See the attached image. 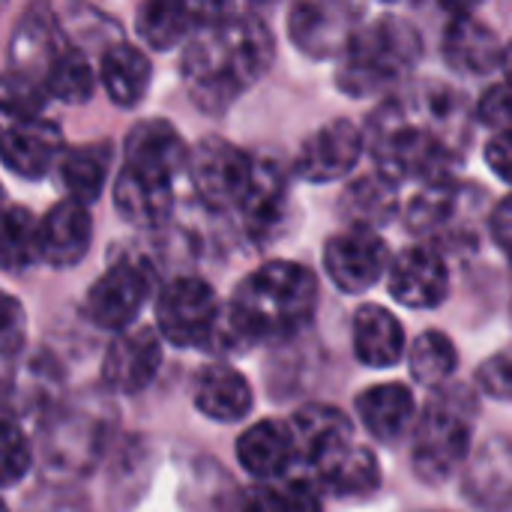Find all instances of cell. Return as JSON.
Listing matches in <instances>:
<instances>
[{"label":"cell","mask_w":512,"mask_h":512,"mask_svg":"<svg viewBox=\"0 0 512 512\" xmlns=\"http://www.w3.org/2000/svg\"><path fill=\"white\" fill-rule=\"evenodd\" d=\"M192 402L195 408L216 423H240L252 414L255 408V396L249 381L225 366V363H207L192 375Z\"/></svg>","instance_id":"cell-19"},{"label":"cell","mask_w":512,"mask_h":512,"mask_svg":"<svg viewBox=\"0 0 512 512\" xmlns=\"http://www.w3.org/2000/svg\"><path fill=\"white\" fill-rule=\"evenodd\" d=\"M276 57V42L255 12H225L192 30L180 57L186 93L204 114L228 111Z\"/></svg>","instance_id":"cell-1"},{"label":"cell","mask_w":512,"mask_h":512,"mask_svg":"<svg viewBox=\"0 0 512 512\" xmlns=\"http://www.w3.org/2000/svg\"><path fill=\"white\" fill-rule=\"evenodd\" d=\"M114 207L129 225L159 228L174 210V180L123 165L114 183Z\"/></svg>","instance_id":"cell-20"},{"label":"cell","mask_w":512,"mask_h":512,"mask_svg":"<svg viewBox=\"0 0 512 512\" xmlns=\"http://www.w3.org/2000/svg\"><path fill=\"white\" fill-rule=\"evenodd\" d=\"M489 234L498 243V249H504L507 255H512V195H507L504 201H498V207L492 210Z\"/></svg>","instance_id":"cell-40"},{"label":"cell","mask_w":512,"mask_h":512,"mask_svg":"<svg viewBox=\"0 0 512 512\" xmlns=\"http://www.w3.org/2000/svg\"><path fill=\"white\" fill-rule=\"evenodd\" d=\"M135 27L153 51H168L198 27V18L192 0H141Z\"/></svg>","instance_id":"cell-30"},{"label":"cell","mask_w":512,"mask_h":512,"mask_svg":"<svg viewBox=\"0 0 512 512\" xmlns=\"http://www.w3.org/2000/svg\"><path fill=\"white\" fill-rule=\"evenodd\" d=\"M339 213L357 228H387L399 213V183L384 171L357 177L339 198Z\"/></svg>","instance_id":"cell-27"},{"label":"cell","mask_w":512,"mask_h":512,"mask_svg":"<svg viewBox=\"0 0 512 512\" xmlns=\"http://www.w3.org/2000/svg\"><path fill=\"white\" fill-rule=\"evenodd\" d=\"M387 288L408 309H435L450 294V267L438 249L411 246L390 264Z\"/></svg>","instance_id":"cell-15"},{"label":"cell","mask_w":512,"mask_h":512,"mask_svg":"<svg viewBox=\"0 0 512 512\" xmlns=\"http://www.w3.org/2000/svg\"><path fill=\"white\" fill-rule=\"evenodd\" d=\"M237 462L255 480H276L297 465V441L291 423L261 420L249 426L237 441Z\"/></svg>","instance_id":"cell-21"},{"label":"cell","mask_w":512,"mask_h":512,"mask_svg":"<svg viewBox=\"0 0 512 512\" xmlns=\"http://www.w3.org/2000/svg\"><path fill=\"white\" fill-rule=\"evenodd\" d=\"M3 165L24 177L39 180L63 159V132L54 120L42 114L27 117H3Z\"/></svg>","instance_id":"cell-13"},{"label":"cell","mask_w":512,"mask_h":512,"mask_svg":"<svg viewBox=\"0 0 512 512\" xmlns=\"http://www.w3.org/2000/svg\"><path fill=\"white\" fill-rule=\"evenodd\" d=\"M252 3H258V6H270V3H276V0H252Z\"/></svg>","instance_id":"cell-43"},{"label":"cell","mask_w":512,"mask_h":512,"mask_svg":"<svg viewBox=\"0 0 512 512\" xmlns=\"http://www.w3.org/2000/svg\"><path fill=\"white\" fill-rule=\"evenodd\" d=\"M477 402L465 387H447L429 399L411 441L414 474L426 486L447 483L468 459Z\"/></svg>","instance_id":"cell-4"},{"label":"cell","mask_w":512,"mask_h":512,"mask_svg":"<svg viewBox=\"0 0 512 512\" xmlns=\"http://www.w3.org/2000/svg\"><path fill=\"white\" fill-rule=\"evenodd\" d=\"M477 117H480V123H486V126H492V129H512L510 84L489 87V90L483 93V99L477 102Z\"/></svg>","instance_id":"cell-37"},{"label":"cell","mask_w":512,"mask_h":512,"mask_svg":"<svg viewBox=\"0 0 512 512\" xmlns=\"http://www.w3.org/2000/svg\"><path fill=\"white\" fill-rule=\"evenodd\" d=\"M423 54V39L414 24L399 15H381L360 27L339 54L336 84L348 96H372L405 78Z\"/></svg>","instance_id":"cell-3"},{"label":"cell","mask_w":512,"mask_h":512,"mask_svg":"<svg viewBox=\"0 0 512 512\" xmlns=\"http://www.w3.org/2000/svg\"><path fill=\"white\" fill-rule=\"evenodd\" d=\"M357 417L363 429L378 441H396L417 417L414 393L405 384H378L357 396Z\"/></svg>","instance_id":"cell-26"},{"label":"cell","mask_w":512,"mask_h":512,"mask_svg":"<svg viewBox=\"0 0 512 512\" xmlns=\"http://www.w3.org/2000/svg\"><path fill=\"white\" fill-rule=\"evenodd\" d=\"M45 90L51 99L66 102V105H84L90 102L93 90H96V69L93 63L84 57V51L69 42L57 60L48 66L45 72Z\"/></svg>","instance_id":"cell-31"},{"label":"cell","mask_w":512,"mask_h":512,"mask_svg":"<svg viewBox=\"0 0 512 512\" xmlns=\"http://www.w3.org/2000/svg\"><path fill=\"white\" fill-rule=\"evenodd\" d=\"M57 171H60V186L69 198L81 204H93L99 201L111 171V144L102 141V144L72 147L63 153Z\"/></svg>","instance_id":"cell-29"},{"label":"cell","mask_w":512,"mask_h":512,"mask_svg":"<svg viewBox=\"0 0 512 512\" xmlns=\"http://www.w3.org/2000/svg\"><path fill=\"white\" fill-rule=\"evenodd\" d=\"M150 78H153V66L150 57H144L141 48H135L132 42H111L102 48L99 57V81L108 93V99L120 108H135L147 90H150Z\"/></svg>","instance_id":"cell-25"},{"label":"cell","mask_w":512,"mask_h":512,"mask_svg":"<svg viewBox=\"0 0 512 512\" xmlns=\"http://www.w3.org/2000/svg\"><path fill=\"white\" fill-rule=\"evenodd\" d=\"M312 477H315V483L321 486L324 495H336V498L372 495L381 486L378 459H375V453L369 447H360V444H348L345 450H339Z\"/></svg>","instance_id":"cell-28"},{"label":"cell","mask_w":512,"mask_h":512,"mask_svg":"<svg viewBox=\"0 0 512 512\" xmlns=\"http://www.w3.org/2000/svg\"><path fill=\"white\" fill-rule=\"evenodd\" d=\"M315 306L318 279L309 267L267 261L237 285L207 348L240 351L258 342L288 339L312 321Z\"/></svg>","instance_id":"cell-2"},{"label":"cell","mask_w":512,"mask_h":512,"mask_svg":"<svg viewBox=\"0 0 512 512\" xmlns=\"http://www.w3.org/2000/svg\"><path fill=\"white\" fill-rule=\"evenodd\" d=\"M486 165L512 186V129H498L486 144Z\"/></svg>","instance_id":"cell-39"},{"label":"cell","mask_w":512,"mask_h":512,"mask_svg":"<svg viewBox=\"0 0 512 512\" xmlns=\"http://www.w3.org/2000/svg\"><path fill=\"white\" fill-rule=\"evenodd\" d=\"M36 261H42L39 222L27 207H9L3 219V267L21 273Z\"/></svg>","instance_id":"cell-33"},{"label":"cell","mask_w":512,"mask_h":512,"mask_svg":"<svg viewBox=\"0 0 512 512\" xmlns=\"http://www.w3.org/2000/svg\"><path fill=\"white\" fill-rule=\"evenodd\" d=\"M162 366V333L159 327L120 330L102 357V384L111 393L135 396L153 384Z\"/></svg>","instance_id":"cell-14"},{"label":"cell","mask_w":512,"mask_h":512,"mask_svg":"<svg viewBox=\"0 0 512 512\" xmlns=\"http://www.w3.org/2000/svg\"><path fill=\"white\" fill-rule=\"evenodd\" d=\"M408 366L417 384L423 387H441L453 378L456 366H459V351L453 345V339L441 330H426L420 333L411 348H408Z\"/></svg>","instance_id":"cell-32"},{"label":"cell","mask_w":512,"mask_h":512,"mask_svg":"<svg viewBox=\"0 0 512 512\" xmlns=\"http://www.w3.org/2000/svg\"><path fill=\"white\" fill-rule=\"evenodd\" d=\"M186 171H189L195 195L207 207L228 210V207H237V201L243 198L255 171V159L237 144H231L228 138L207 135L192 147Z\"/></svg>","instance_id":"cell-9"},{"label":"cell","mask_w":512,"mask_h":512,"mask_svg":"<svg viewBox=\"0 0 512 512\" xmlns=\"http://www.w3.org/2000/svg\"><path fill=\"white\" fill-rule=\"evenodd\" d=\"M222 318L216 291L195 276H177L156 297V327L174 348H207Z\"/></svg>","instance_id":"cell-7"},{"label":"cell","mask_w":512,"mask_h":512,"mask_svg":"<svg viewBox=\"0 0 512 512\" xmlns=\"http://www.w3.org/2000/svg\"><path fill=\"white\" fill-rule=\"evenodd\" d=\"M357 9L348 0H297L288 12V36L309 57H339L357 33Z\"/></svg>","instance_id":"cell-11"},{"label":"cell","mask_w":512,"mask_h":512,"mask_svg":"<svg viewBox=\"0 0 512 512\" xmlns=\"http://www.w3.org/2000/svg\"><path fill=\"white\" fill-rule=\"evenodd\" d=\"M288 210V174L273 159H255L252 180L237 201V213L252 240H270Z\"/></svg>","instance_id":"cell-17"},{"label":"cell","mask_w":512,"mask_h":512,"mask_svg":"<svg viewBox=\"0 0 512 512\" xmlns=\"http://www.w3.org/2000/svg\"><path fill=\"white\" fill-rule=\"evenodd\" d=\"M363 147L366 138L354 120H330L303 141L294 171L306 183H336L360 165Z\"/></svg>","instance_id":"cell-12"},{"label":"cell","mask_w":512,"mask_h":512,"mask_svg":"<svg viewBox=\"0 0 512 512\" xmlns=\"http://www.w3.org/2000/svg\"><path fill=\"white\" fill-rule=\"evenodd\" d=\"M33 465V450L27 435L21 432V426L6 417L3 420V453H0V468H3V486L12 489L15 483L24 480V474Z\"/></svg>","instance_id":"cell-35"},{"label":"cell","mask_w":512,"mask_h":512,"mask_svg":"<svg viewBox=\"0 0 512 512\" xmlns=\"http://www.w3.org/2000/svg\"><path fill=\"white\" fill-rule=\"evenodd\" d=\"M441 3H444L447 12H453V15H468L471 6H474V0H441Z\"/></svg>","instance_id":"cell-41"},{"label":"cell","mask_w":512,"mask_h":512,"mask_svg":"<svg viewBox=\"0 0 512 512\" xmlns=\"http://www.w3.org/2000/svg\"><path fill=\"white\" fill-rule=\"evenodd\" d=\"M39 237H42V261L51 267H75L93 240V219L87 213V204L66 198L54 204L39 219Z\"/></svg>","instance_id":"cell-22"},{"label":"cell","mask_w":512,"mask_h":512,"mask_svg":"<svg viewBox=\"0 0 512 512\" xmlns=\"http://www.w3.org/2000/svg\"><path fill=\"white\" fill-rule=\"evenodd\" d=\"M504 51L507 48L498 42L492 27L477 21L471 12L453 15L447 36H444V57L456 72L489 75L492 69H498L504 63Z\"/></svg>","instance_id":"cell-24"},{"label":"cell","mask_w":512,"mask_h":512,"mask_svg":"<svg viewBox=\"0 0 512 512\" xmlns=\"http://www.w3.org/2000/svg\"><path fill=\"white\" fill-rule=\"evenodd\" d=\"M249 504L258 510H318L324 504V492L312 474H285L276 480H264L249 498Z\"/></svg>","instance_id":"cell-34"},{"label":"cell","mask_w":512,"mask_h":512,"mask_svg":"<svg viewBox=\"0 0 512 512\" xmlns=\"http://www.w3.org/2000/svg\"><path fill=\"white\" fill-rule=\"evenodd\" d=\"M477 387L498 402H512V348L492 354L474 375Z\"/></svg>","instance_id":"cell-36"},{"label":"cell","mask_w":512,"mask_h":512,"mask_svg":"<svg viewBox=\"0 0 512 512\" xmlns=\"http://www.w3.org/2000/svg\"><path fill=\"white\" fill-rule=\"evenodd\" d=\"M3 330H0V348L3 357L12 360L21 348H24V336H27V321H24V309L18 306L15 297H3V312H0Z\"/></svg>","instance_id":"cell-38"},{"label":"cell","mask_w":512,"mask_h":512,"mask_svg":"<svg viewBox=\"0 0 512 512\" xmlns=\"http://www.w3.org/2000/svg\"><path fill=\"white\" fill-rule=\"evenodd\" d=\"M297 441V465L309 474L321 471L339 450L354 444V423L333 405H303L291 417Z\"/></svg>","instance_id":"cell-16"},{"label":"cell","mask_w":512,"mask_h":512,"mask_svg":"<svg viewBox=\"0 0 512 512\" xmlns=\"http://www.w3.org/2000/svg\"><path fill=\"white\" fill-rule=\"evenodd\" d=\"M153 285L156 276L150 264L138 255H123L90 285L84 300L87 318L108 333L129 330L153 297Z\"/></svg>","instance_id":"cell-8"},{"label":"cell","mask_w":512,"mask_h":512,"mask_svg":"<svg viewBox=\"0 0 512 512\" xmlns=\"http://www.w3.org/2000/svg\"><path fill=\"white\" fill-rule=\"evenodd\" d=\"M324 270L345 294H366L390 273V249L375 228H357L336 234L324 249Z\"/></svg>","instance_id":"cell-10"},{"label":"cell","mask_w":512,"mask_h":512,"mask_svg":"<svg viewBox=\"0 0 512 512\" xmlns=\"http://www.w3.org/2000/svg\"><path fill=\"white\" fill-rule=\"evenodd\" d=\"M192 150L168 120H141L129 129L123 141V165L174 180L189 168Z\"/></svg>","instance_id":"cell-18"},{"label":"cell","mask_w":512,"mask_h":512,"mask_svg":"<svg viewBox=\"0 0 512 512\" xmlns=\"http://www.w3.org/2000/svg\"><path fill=\"white\" fill-rule=\"evenodd\" d=\"M408 339L399 318L378 306L363 303L354 312V354L369 369H390L405 357Z\"/></svg>","instance_id":"cell-23"},{"label":"cell","mask_w":512,"mask_h":512,"mask_svg":"<svg viewBox=\"0 0 512 512\" xmlns=\"http://www.w3.org/2000/svg\"><path fill=\"white\" fill-rule=\"evenodd\" d=\"M501 66H504L507 84H510V87H512V42H510V45H507V51H504V63H501Z\"/></svg>","instance_id":"cell-42"},{"label":"cell","mask_w":512,"mask_h":512,"mask_svg":"<svg viewBox=\"0 0 512 512\" xmlns=\"http://www.w3.org/2000/svg\"><path fill=\"white\" fill-rule=\"evenodd\" d=\"M372 156H375L378 171H384L396 183L402 180H426L429 186L450 183L456 171L453 150L432 129L390 120V114H384L381 126L375 120Z\"/></svg>","instance_id":"cell-5"},{"label":"cell","mask_w":512,"mask_h":512,"mask_svg":"<svg viewBox=\"0 0 512 512\" xmlns=\"http://www.w3.org/2000/svg\"><path fill=\"white\" fill-rule=\"evenodd\" d=\"M114 429V411L99 399H84L60 411L45 429V468L63 477H84L102 456Z\"/></svg>","instance_id":"cell-6"}]
</instances>
